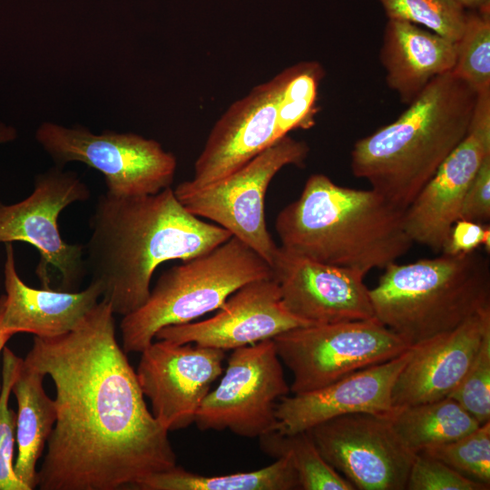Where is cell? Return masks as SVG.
<instances>
[{
  "mask_svg": "<svg viewBox=\"0 0 490 490\" xmlns=\"http://www.w3.org/2000/svg\"><path fill=\"white\" fill-rule=\"evenodd\" d=\"M286 309L308 325L375 318L362 272L311 260L278 247L270 264Z\"/></svg>",
  "mask_w": 490,
  "mask_h": 490,
  "instance_id": "15",
  "label": "cell"
},
{
  "mask_svg": "<svg viewBox=\"0 0 490 490\" xmlns=\"http://www.w3.org/2000/svg\"><path fill=\"white\" fill-rule=\"evenodd\" d=\"M284 73L277 106L275 142L293 130L313 126L318 91L325 74L322 65L316 61L295 64Z\"/></svg>",
  "mask_w": 490,
  "mask_h": 490,
  "instance_id": "26",
  "label": "cell"
},
{
  "mask_svg": "<svg viewBox=\"0 0 490 490\" xmlns=\"http://www.w3.org/2000/svg\"><path fill=\"white\" fill-rule=\"evenodd\" d=\"M482 245L485 247V250L487 253L490 251V228L489 226H485L484 232H483V238H482Z\"/></svg>",
  "mask_w": 490,
  "mask_h": 490,
  "instance_id": "38",
  "label": "cell"
},
{
  "mask_svg": "<svg viewBox=\"0 0 490 490\" xmlns=\"http://www.w3.org/2000/svg\"><path fill=\"white\" fill-rule=\"evenodd\" d=\"M272 340L280 361L292 372L293 394L321 388L411 348L376 318L298 327Z\"/></svg>",
  "mask_w": 490,
  "mask_h": 490,
  "instance_id": "7",
  "label": "cell"
},
{
  "mask_svg": "<svg viewBox=\"0 0 490 490\" xmlns=\"http://www.w3.org/2000/svg\"><path fill=\"white\" fill-rule=\"evenodd\" d=\"M418 453L436 458L463 475L490 486V421L448 443Z\"/></svg>",
  "mask_w": 490,
  "mask_h": 490,
  "instance_id": "29",
  "label": "cell"
},
{
  "mask_svg": "<svg viewBox=\"0 0 490 490\" xmlns=\"http://www.w3.org/2000/svg\"><path fill=\"white\" fill-rule=\"evenodd\" d=\"M4 300H5V295H1L0 296V322H1V317H2V312L4 309ZM11 337L12 336L10 335L5 334L1 330V327H0V353L3 350V348L5 347L6 342L9 340Z\"/></svg>",
  "mask_w": 490,
  "mask_h": 490,
  "instance_id": "37",
  "label": "cell"
},
{
  "mask_svg": "<svg viewBox=\"0 0 490 490\" xmlns=\"http://www.w3.org/2000/svg\"><path fill=\"white\" fill-rule=\"evenodd\" d=\"M139 490H295L300 489L298 475L288 456L250 472L205 476L176 466L136 483Z\"/></svg>",
  "mask_w": 490,
  "mask_h": 490,
  "instance_id": "24",
  "label": "cell"
},
{
  "mask_svg": "<svg viewBox=\"0 0 490 490\" xmlns=\"http://www.w3.org/2000/svg\"><path fill=\"white\" fill-rule=\"evenodd\" d=\"M388 19L425 26L456 43L462 35L466 10L454 0H378Z\"/></svg>",
  "mask_w": 490,
  "mask_h": 490,
  "instance_id": "28",
  "label": "cell"
},
{
  "mask_svg": "<svg viewBox=\"0 0 490 490\" xmlns=\"http://www.w3.org/2000/svg\"><path fill=\"white\" fill-rule=\"evenodd\" d=\"M309 153L304 141L286 135L248 163L209 185L173 189L191 214L217 223L260 255L270 265L278 247L270 234L264 213L268 187L285 166H303Z\"/></svg>",
  "mask_w": 490,
  "mask_h": 490,
  "instance_id": "8",
  "label": "cell"
},
{
  "mask_svg": "<svg viewBox=\"0 0 490 490\" xmlns=\"http://www.w3.org/2000/svg\"><path fill=\"white\" fill-rule=\"evenodd\" d=\"M4 276L6 294L0 327L10 336L30 333L54 338L65 334L77 327L103 294L101 284L95 281L77 291L29 287L16 271L11 243H5Z\"/></svg>",
  "mask_w": 490,
  "mask_h": 490,
  "instance_id": "20",
  "label": "cell"
},
{
  "mask_svg": "<svg viewBox=\"0 0 490 490\" xmlns=\"http://www.w3.org/2000/svg\"><path fill=\"white\" fill-rule=\"evenodd\" d=\"M384 270L369 289L375 318L410 347L490 309V264L476 250Z\"/></svg>",
  "mask_w": 490,
  "mask_h": 490,
  "instance_id": "5",
  "label": "cell"
},
{
  "mask_svg": "<svg viewBox=\"0 0 490 490\" xmlns=\"http://www.w3.org/2000/svg\"><path fill=\"white\" fill-rule=\"evenodd\" d=\"M379 58L388 87L408 105L431 80L453 70L456 43L415 24L388 19Z\"/></svg>",
  "mask_w": 490,
  "mask_h": 490,
  "instance_id": "21",
  "label": "cell"
},
{
  "mask_svg": "<svg viewBox=\"0 0 490 490\" xmlns=\"http://www.w3.org/2000/svg\"><path fill=\"white\" fill-rule=\"evenodd\" d=\"M36 140L59 166L80 162L100 172L109 194L133 197L154 194L171 187L177 161L154 140L135 133L88 129L44 122Z\"/></svg>",
  "mask_w": 490,
  "mask_h": 490,
  "instance_id": "10",
  "label": "cell"
},
{
  "mask_svg": "<svg viewBox=\"0 0 490 490\" xmlns=\"http://www.w3.org/2000/svg\"><path fill=\"white\" fill-rule=\"evenodd\" d=\"M466 10L490 9V0H454Z\"/></svg>",
  "mask_w": 490,
  "mask_h": 490,
  "instance_id": "35",
  "label": "cell"
},
{
  "mask_svg": "<svg viewBox=\"0 0 490 490\" xmlns=\"http://www.w3.org/2000/svg\"><path fill=\"white\" fill-rule=\"evenodd\" d=\"M16 137V132L13 127L5 126L0 122V143L10 142Z\"/></svg>",
  "mask_w": 490,
  "mask_h": 490,
  "instance_id": "36",
  "label": "cell"
},
{
  "mask_svg": "<svg viewBox=\"0 0 490 490\" xmlns=\"http://www.w3.org/2000/svg\"><path fill=\"white\" fill-rule=\"evenodd\" d=\"M488 332L490 309L412 347L392 388L393 408L447 397L469 369Z\"/></svg>",
  "mask_w": 490,
  "mask_h": 490,
  "instance_id": "19",
  "label": "cell"
},
{
  "mask_svg": "<svg viewBox=\"0 0 490 490\" xmlns=\"http://www.w3.org/2000/svg\"><path fill=\"white\" fill-rule=\"evenodd\" d=\"M489 485L472 480L444 462L416 453L412 463L407 490H486Z\"/></svg>",
  "mask_w": 490,
  "mask_h": 490,
  "instance_id": "32",
  "label": "cell"
},
{
  "mask_svg": "<svg viewBox=\"0 0 490 490\" xmlns=\"http://www.w3.org/2000/svg\"><path fill=\"white\" fill-rule=\"evenodd\" d=\"M448 397L482 425L490 421V332L465 377Z\"/></svg>",
  "mask_w": 490,
  "mask_h": 490,
  "instance_id": "31",
  "label": "cell"
},
{
  "mask_svg": "<svg viewBox=\"0 0 490 490\" xmlns=\"http://www.w3.org/2000/svg\"><path fill=\"white\" fill-rule=\"evenodd\" d=\"M272 278L270 265L231 236L218 247L164 271L147 300L122 316L124 352H142L162 328L191 322L219 309L243 285Z\"/></svg>",
  "mask_w": 490,
  "mask_h": 490,
  "instance_id": "6",
  "label": "cell"
},
{
  "mask_svg": "<svg viewBox=\"0 0 490 490\" xmlns=\"http://www.w3.org/2000/svg\"><path fill=\"white\" fill-rule=\"evenodd\" d=\"M412 347L388 361L356 371L321 388L285 396L276 406L280 433L306 431L328 419L351 414L389 415L394 383L411 356Z\"/></svg>",
  "mask_w": 490,
  "mask_h": 490,
  "instance_id": "18",
  "label": "cell"
},
{
  "mask_svg": "<svg viewBox=\"0 0 490 490\" xmlns=\"http://www.w3.org/2000/svg\"><path fill=\"white\" fill-rule=\"evenodd\" d=\"M476 98L452 71L435 77L397 119L355 142L352 173L405 211L466 137Z\"/></svg>",
  "mask_w": 490,
  "mask_h": 490,
  "instance_id": "4",
  "label": "cell"
},
{
  "mask_svg": "<svg viewBox=\"0 0 490 490\" xmlns=\"http://www.w3.org/2000/svg\"><path fill=\"white\" fill-rule=\"evenodd\" d=\"M290 391L272 338L233 349L218 387L194 418L200 430L255 438L276 430V406Z\"/></svg>",
  "mask_w": 490,
  "mask_h": 490,
  "instance_id": "11",
  "label": "cell"
},
{
  "mask_svg": "<svg viewBox=\"0 0 490 490\" xmlns=\"http://www.w3.org/2000/svg\"><path fill=\"white\" fill-rule=\"evenodd\" d=\"M404 213L373 189L340 186L314 173L300 196L279 212L275 229L285 250L366 275L411 248Z\"/></svg>",
  "mask_w": 490,
  "mask_h": 490,
  "instance_id": "3",
  "label": "cell"
},
{
  "mask_svg": "<svg viewBox=\"0 0 490 490\" xmlns=\"http://www.w3.org/2000/svg\"><path fill=\"white\" fill-rule=\"evenodd\" d=\"M141 353L135 372L152 414L168 431L188 427L222 374L225 350L156 339Z\"/></svg>",
  "mask_w": 490,
  "mask_h": 490,
  "instance_id": "14",
  "label": "cell"
},
{
  "mask_svg": "<svg viewBox=\"0 0 490 490\" xmlns=\"http://www.w3.org/2000/svg\"><path fill=\"white\" fill-rule=\"evenodd\" d=\"M392 428L414 453L456 440L480 425L456 400H439L394 408L388 416Z\"/></svg>",
  "mask_w": 490,
  "mask_h": 490,
  "instance_id": "23",
  "label": "cell"
},
{
  "mask_svg": "<svg viewBox=\"0 0 490 490\" xmlns=\"http://www.w3.org/2000/svg\"><path fill=\"white\" fill-rule=\"evenodd\" d=\"M24 359L54 382L56 421L37 471L40 490L132 488L177 466L100 299L73 330L34 337Z\"/></svg>",
  "mask_w": 490,
  "mask_h": 490,
  "instance_id": "1",
  "label": "cell"
},
{
  "mask_svg": "<svg viewBox=\"0 0 490 490\" xmlns=\"http://www.w3.org/2000/svg\"><path fill=\"white\" fill-rule=\"evenodd\" d=\"M44 373L23 358L11 389L17 402L18 455L15 472L29 490L37 487L36 464L56 421L54 400L44 388Z\"/></svg>",
  "mask_w": 490,
  "mask_h": 490,
  "instance_id": "22",
  "label": "cell"
},
{
  "mask_svg": "<svg viewBox=\"0 0 490 490\" xmlns=\"http://www.w3.org/2000/svg\"><path fill=\"white\" fill-rule=\"evenodd\" d=\"M284 80L283 70L225 111L194 162L192 179L181 186L199 189L217 181L275 142L277 106Z\"/></svg>",
  "mask_w": 490,
  "mask_h": 490,
  "instance_id": "16",
  "label": "cell"
},
{
  "mask_svg": "<svg viewBox=\"0 0 490 490\" xmlns=\"http://www.w3.org/2000/svg\"><path fill=\"white\" fill-rule=\"evenodd\" d=\"M213 317L161 328L154 339L175 344L235 349L302 326L284 306L277 282L272 279L250 281L233 292Z\"/></svg>",
  "mask_w": 490,
  "mask_h": 490,
  "instance_id": "17",
  "label": "cell"
},
{
  "mask_svg": "<svg viewBox=\"0 0 490 490\" xmlns=\"http://www.w3.org/2000/svg\"><path fill=\"white\" fill-rule=\"evenodd\" d=\"M485 226L465 219L457 220L453 225L442 253L456 255L470 253L482 246Z\"/></svg>",
  "mask_w": 490,
  "mask_h": 490,
  "instance_id": "34",
  "label": "cell"
},
{
  "mask_svg": "<svg viewBox=\"0 0 490 490\" xmlns=\"http://www.w3.org/2000/svg\"><path fill=\"white\" fill-rule=\"evenodd\" d=\"M460 219L481 224L490 219V155L482 162L466 193Z\"/></svg>",
  "mask_w": 490,
  "mask_h": 490,
  "instance_id": "33",
  "label": "cell"
},
{
  "mask_svg": "<svg viewBox=\"0 0 490 490\" xmlns=\"http://www.w3.org/2000/svg\"><path fill=\"white\" fill-rule=\"evenodd\" d=\"M389 415L351 413L306 430L325 461L360 490H405L416 453L396 435Z\"/></svg>",
  "mask_w": 490,
  "mask_h": 490,
  "instance_id": "12",
  "label": "cell"
},
{
  "mask_svg": "<svg viewBox=\"0 0 490 490\" xmlns=\"http://www.w3.org/2000/svg\"><path fill=\"white\" fill-rule=\"evenodd\" d=\"M23 358L3 348V381L0 390V490H29L18 478L13 464L16 414L9 407L13 382Z\"/></svg>",
  "mask_w": 490,
  "mask_h": 490,
  "instance_id": "30",
  "label": "cell"
},
{
  "mask_svg": "<svg viewBox=\"0 0 490 490\" xmlns=\"http://www.w3.org/2000/svg\"><path fill=\"white\" fill-rule=\"evenodd\" d=\"M490 155V91L477 93L469 130L405 210L404 224L413 242L442 251L460 219L466 193Z\"/></svg>",
  "mask_w": 490,
  "mask_h": 490,
  "instance_id": "13",
  "label": "cell"
},
{
  "mask_svg": "<svg viewBox=\"0 0 490 490\" xmlns=\"http://www.w3.org/2000/svg\"><path fill=\"white\" fill-rule=\"evenodd\" d=\"M88 186L74 172L55 167L39 174L33 192L11 205L0 201V242L24 241L39 253L35 273L44 289L77 291L88 274L85 246L65 242L58 229L59 214L69 205L90 198Z\"/></svg>",
  "mask_w": 490,
  "mask_h": 490,
  "instance_id": "9",
  "label": "cell"
},
{
  "mask_svg": "<svg viewBox=\"0 0 490 490\" xmlns=\"http://www.w3.org/2000/svg\"><path fill=\"white\" fill-rule=\"evenodd\" d=\"M452 73L477 93L490 91V9L466 11Z\"/></svg>",
  "mask_w": 490,
  "mask_h": 490,
  "instance_id": "27",
  "label": "cell"
},
{
  "mask_svg": "<svg viewBox=\"0 0 490 490\" xmlns=\"http://www.w3.org/2000/svg\"><path fill=\"white\" fill-rule=\"evenodd\" d=\"M260 449L275 459L288 456L302 490H355L353 485L329 466L308 431L292 434L273 430L259 437Z\"/></svg>",
  "mask_w": 490,
  "mask_h": 490,
  "instance_id": "25",
  "label": "cell"
},
{
  "mask_svg": "<svg viewBox=\"0 0 490 490\" xmlns=\"http://www.w3.org/2000/svg\"><path fill=\"white\" fill-rule=\"evenodd\" d=\"M90 229L85 260L91 281L101 284V299L122 316L147 300L160 264L187 260L232 236L189 212L172 187L133 197L101 194Z\"/></svg>",
  "mask_w": 490,
  "mask_h": 490,
  "instance_id": "2",
  "label": "cell"
}]
</instances>
